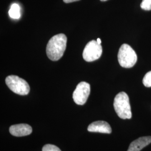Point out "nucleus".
<instances>
[{
  "mask_svg": "<svg viewBox=\"0 0 151 151\" xmlns=\"http://www.w3.org/2000/svg\"><path fill=\"white\" fill-rule=\"evenodd\" d=\"M67 38L64 34H58L50 39L46 48L49 58L53 61L60 59L66 49Z\"/></svg>",
  "mask_w": 151,
  "mask_h": 151,
  "instance_id": "obj_1",
  "label": "nucleus"
},
{
  "mask_svg": "<svg viewBox=\"0 0 151 151\" xmlns=\"http://www.w3.org/2000/svg\"><path fill=\"white\" fill-rule=\"evenodd\" d=\"M114 108L120 118L129 119L132 118L129 99L125 92H121L116 95L114 101Z\"/></svg>",
  "mask_w": 151,
  "mask_h": 151,
  "instance_id": "obj_2",
  "label": "nucleus"
},
{
  "mask_svg": "<svg viewBox=\"0 0 151 151\" xmlns=\"http://www.w3.org/2000/svg\"><path fill=\"white\" fill-rule=\"evenodd\" d=\"M118 59L122 67L130 68L135 65L138 58L134 50L129 45L123 44L119 49Z\"/></svg>",
  "mask_w": 151,
  "mask_h": 151,
  "instance_id": "obj_3",
  "label": "nucleus"
},
{
  "mask_svg": "<svg viewBox=\"0 0 151 151\" xmlns=\"http://www.w3.org/2000/svg\"><path fill=\"white\" fill-rule=\"evenodd\" d=\"M6 83L8 87L16 94L27 95L30 91V86L27 81L15 75H10L6 78Z\"/></svg>",
  "mask_w": 151,
  "mask_h": 151,
  "instance_id": "obj_4",
  "label": "nucleus"
},
{
  "mask_svg": "<svg viewBox=\"0 0 151 151\" xmlns=\"http://www.w3.org/2000/svg\"><path fill=\"white\" fill-rule=\"evenodd\" d=\"M103 52L101 44L96 40H91L87 43L83 51L82 56L85 60L88 62H93L100 58Z\"/></svg>",
  "mask_w": 151,
  "mask_h": 151,
  "instance_id": "obj_5",
  "label": "nucleus"
},
{
  "mask_svg": "<svg viewBox=\"0 0 151 151\" xmlns=\"http://www.w3.org/2000/svg\"><path fill=\"white\" fill-rule=\"evenodd\" d=\"M90 93V85L86 82L79 83L73 93V99L75 103L79 105H84Z\"/></svg>",
  "mask_w": 151,
  "mask_h": 151,
  "instance_id": "obj_6",
  "label": "nucleus"
},
{
  "mask_svg": "<svg viewBox=\"0 0 151 151\" xmlns=\"http://www.w3.org/2000/svg\"><path fill=\"white\" fill-rule=\"evenodd\" d=\"M9 131L11 135L15 137H24L32 133V128L27 124H15L11 125Z\"/></svg>",
  "mask_w": 151,
  "mask_h": 151,
  "instance_id": "obj_7",
  "label": "nucleus"
},
{
  "mask_svg": "<svg viewBox=\"0 0 151 151\" xmlns=\"http://www.w3.org/2000/svg\"><path fill=\"white\" fill-rule=\"evenodd\" d=\"M88 132L110 134L111 128L108 123L105 121H96L90 124L87 128Z\"/></svg>",
  "mask_w": 151,
  "mask_h": 151,
  "instance_id": "obj_8",
  "label": "nucleus"
},
{
  "mask_svg": "<svg viewBox=\"0 0 151 151\" xmlns=\"http://www.w3.org/2000/svg\"><path fill=\"white\" fill-rule=\"evenodd\" d=\"M151 143V137H143L134 140L130 145L128 151H140Z\"/></svg>",
  "mask_w": 151,
  "mask_h": 151,
  "instance_id": "obj_9",
  "label": "nucleus"
},
{
  "mask_svg": "<svg viewBox=\"0 0 151 151\" xmlns=\"http://www.w3.org/2000/svg\"><path fill=\"white\" fill-rule=\"evenodd\" d=\"M9 14L11 18L14 19H18L20 17V7L17 4H13L9 11Z\"/></svg>",
  "mask_w": 151,
  "mask_h": 151,
  "instance_id": "obj_10",
  "label": "nucleus"
},
{
  "mask_svg": "<svg viewBox=\"0 0 151 151\" xmlns=\"http://www.w3.org/2000/svg\"><path fill=\"white\" fill-rule=\"evenodd\" d=\"M143 83L145 86L147 87H151V71H150L146 73L143 79Z\"/></svg>",
  "mask_w": 151,
  "mask_h": 151,
  "instance_id": "obj_11",
  "label": "nucleus"
},
{
  "mask_svg": "<svg viewBox=\"0 0 151 151\" xmlns=\"http://www.w3.org/2000/svg\"><path fill=\"white\" fill-rule=\"evenodd\" d=\"M140 7L146 11L151 10V0H142Z\"/></svg>",
  "mask_w": 151,
  "mask_h": 151,
  "instance_id": "obj_12",
  "label": "nucleus"
},
{
  "mask_svg": "<svg viewBox=\"0 0 151 151\" xmlns=\"http://www.w3.org/2000/svg\"><path fill=\"white\" fill-rule=\"evenodd\" d=\"M42 151H61L58 147L53 145H46L44 146Z\"/></svg>",
  "mask_w": 151,
  "mask_h": 151,
  "instance_id": "obj_13",
  "label": "nucleus"
},
{
  "mask_svg": "<svg viewBox=\"0 0 151 151\" xmlns=\"http://www.w3.org/2000/svg\"><path fill=\"white\" fill-rule=\"evenodd\" d=\"M80 0H63V1L65 2V3L68 4V3H71V2H76V1H78Z\"/></svg>",
  "mask_w": 151,
  "mask_h": 151,
  "instance_id": "obj_14",
  "label": "nucleus"
},
{
  "mask_svg": "<svg viewBox=\"0 0 151 151\" xmlns=\"http://www.w3.org/2000/svg\"><path fill=\"white\" fill-rule=\"evenodd\" d=\"M96 41H97V43L99 44H101V39L100 38H97Z\"/></svg>",
  "mask_w": 151,
  "mask_h": 151,
  "instance_id": "obj_15",
  "label": "nucleus"
},
{
  "mask_svg": "<svg viewBox=\"0 0 151 151\" xmlns=\"http://www.w3.org/2000/svg\"><path fill=\"white\" fill-rule=\"evenodd\" d=\"M101 1H103V2H104V1H108V0H100Z\"/></svg>",
  "mask_w": 151,
  "mask_h": 151,
  "instance_id": "obj_16",
  "label": "nucleus"
}]
</instances>
